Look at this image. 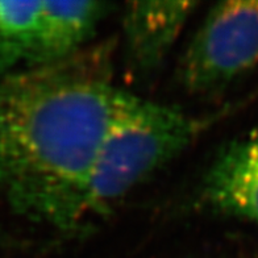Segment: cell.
<instances>
[{"label": "cell", "mask_w": 258, "mask_h": 258, "mask_svg": "<svg viewBox=\"0 0 258 258\" xmlns=\"http://www.w3.org/2000/svg\"><path fill=\"white\" fill-rule=\"evenodd\" d=\"M109 53L0 77V197L21 218L63 232L86 223L90 173L132 95L113 83Z\"/></svg>", "instance_id": "1"}, {"label": "cell", "mask_w": 258, "mask_h": 258, "mask_svg": "<svg viewBox=\"0 0 258 258\" xmlns=\"http://www.w3.org/2000/svg\"><path fill=\"white\" fill-rule=\"evenodd\" d=\"M218 115H192L131 95L105 136L90 173L86 221L104 216L192 145Z\"/></svg>", "instance_id": "2"}, {"label": "cell", "mask_w": 258, "mask_h": 258, "mask_svg": "<svg viewBox=\"0 0 258 258\" xmlns=\"http://www.w3.org/2000/svg\"><path fill=\"white\" fill-rule=\"evenodd\" d=\"M258 63V0H227L207 12L180 58L178 79L192 96L227 89Z\"/></svg>", "instance_id": "3"}, {"label": "cell", "mask_w": 258, "mask_h": 258, "mask_svg": "<svg viewBox=\"0 0 258 258\" xmlns=\"http://www.w3.org/2000/svg\"><path fill=\"white\" fill-rule=\"evenodd\" d=\"M198 2H131L122 11V54L131 74L149 79L160 72Z\"/></svg>", "instance_id": "4"}, {"label": "cell", "mask_w": 258, "mask_h": 258, "mask_svg": "<svg viewBox=\"0 0 258 258\" xmlns=\"http://www.w3.org/2000/svg\"><path fill=\"white\" fill-rule=\"evenodd\" d=\"M198 203L258 224V125L221 148L203 175Z\"/></svg>", "instance_id": "5"}, {"label": "cell", "mask_w": 258, "mask_h": 258, "mask_svg": "<svg viewBox=\"0 0 258 258\" xmlns=\"http://www.w3.org/2000/svg\"><path fill=\"white\" fill-rule=\"evenodd\" d=\"M112 12V3L99 0L41 2L34 68L63 61L85 50Z\"/></svg>", "instance_id": "6"}, {"label": "cell", "mask_w": 258, "mask_h": 258, "mask_svg": "<svg viewBox=\"0 0 258 258\" xmlns=\"http://www.w3.org/2000/svg\"><path fill=\"white\" fill-rule=\"evenodd\" d=\"M41 2L0 0V77L36 66Z\"/></svg>", "instance_id": "7"}, {"label": "cell", "mask_w": 258, "mask_h": 258, "mask_svg": "<svg viewBox=\"0 0 258 258\" xmlns=\"http://www.w3.org/2000/svg\"><path fill=\"white\" fill-rule=\"evenodd\" d=\"M2 242H4V233L3 231L0 229V244H2Z\"/></svg>", "instance_id": "8"}]
</instances>
